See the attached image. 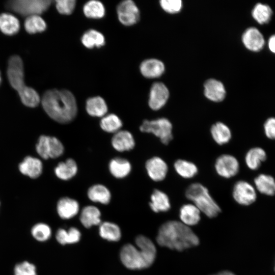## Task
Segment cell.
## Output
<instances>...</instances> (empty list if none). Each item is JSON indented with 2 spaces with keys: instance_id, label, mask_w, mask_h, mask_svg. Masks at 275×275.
Returning <instances> with one entry per match:
<instances>
[{
  "instance_id": "6da1fadb",
  "label": "cell",
  "mask_w": 275,
  "mask_h": 275,
  "mask_svg": "<svg viewBox=\"0 0 275 275\" xmlns=\"http://www.w3.org/2000/svg\"><path fill=\"white\" fill-rule=\"evenodd\" d=\"M41 101L44 111L57 122L69 123L76 116V101L74 95L68 90H47L43 94Z\"/></svg>"
},
{
  "instance_id": "7a4b0ae2",
  "label": "cell",
  "mask_w": 275,
  "mask_h": 275,
  "mask_svg": "<svg viewBox=\"0 0 275 275\" xmlns=\"http://www.w3.org/2000/svg\"><path fill=\"white\" fill-rule=\"evenodd\" d=\"M156 241L161 246L178 251L197 246L199 243L198 236L191 229L176 221H168L160 227Z\"/></svg>"
},
{
  "instance_id": "3957f363",
  "label": "cell",
  "mask_w": 275,
  "mask_h": 275,
  "mask_svg": "<svg viewBox=\"0 0 275 275\" xmlns=\"http://www.w3.org/2000/svg\"><path fill=\"white\" fill-rule=\"evenodd\" d=\"M135 242L137 247L132 244H126L122 248L120 254L122 263L130 269L149 267L156 257L154 244L149 238L143 235L137 236Z\"/></svg>"
},
{
  "instance_id": "277c9868",
  "label": "cell",
  "mask_w": 275,
  "mask_h": 275,
  "mask_svg": "<svg viewBox=\"0 0 275 275\" xmlns=\"http://www.w3.org/2000/svg\"><path fill=\"white\" fill-rule=\"evenodd\" d=\"M7 74L10 85L17 91L23 104L30 107L37 106L40 96L36 90L25 85L23 64L19 56L14 55L9 58Z\"/></svg>"
},
{
  "instance_id": "5b68a950",
  "label": "cell",
  "mask_w": 275,
  "mask_h": 275,
  "mask_svg": "<svg viewBox=\"0 0 275 275\" xmlns=\"http://www.w3.org/2000/svg\"><path fill=\"white\" fill-rule=\"evenodd\" d=\"M185 196L208 217H216L221 211L208 189L200 183H194L188 186L185 191Z\"/></svg>"
},
{
  "instance_id": "8992f818",
  "label": "cell",
  "mask_w": 275,
  "mask_h": 275,
  "mask_svg": "<svg viewBox=\"0 0 275 275\" xmlns=\"http://www.w3.org/2000/svg\"><path fill=\"white\" fill-rule=\"evenodd\" d=\"M49 0H11L6 4V8L22 16L40 15L50 7Z\"/></svg>"
},
{
  "instance_id": "52a82bcc",
  "label": "cell",
  "mask_w": 275,
  "mask_h": 275,
  "mask_svg": "<svg viewBox=\"0 0 275 275\" xmlns=\"http://www.w3.org/2000/svg\"><path fill=\"white\" fill-rule=\"evenodd\" d=\"M172 128L171 122L166 118L145 120L140 127L142 132L153 134L164 145L169 144L173 138Z\"/></svg>"
},
{
  "instance_id": "ba28073f",
  "label": "cell",
  "mask_w": 275,
  "mask_h": 275,
  "mask_svg": "<svg viewBox=\"0 0 275 275\" xmlns=\"http://www.w3.org/2000/svg\"><path fill=\"white\" fill-rule=\"evenodd\" d=\"M64 146L61 141L53 136L41 135L36 145L38 154L43 159L56 158L62 155Z\"/></svg>"
},
{
  "instance_id": "9c48e42d",
  "label": "cell",
  "mask_w": 275,
  "mask_h": 275,
  "mask_svg": "<svg viewBox=\"0 0 275 275\" xmlns=\"http://www.w3.org/2000/svg\"><path fill=\"white\" fill-rule=\"evenodd\" d=\"M116 10L119 21L125 26L134 25L140 19L139 9L131 0L121 2L118 5Z\"/></svg>"
},
{
  "instance_id": "30bf717a",
  "label": "cell",
  "mask_w": 275,
  "mask_h": 275,
  "mask_svg": "<svg viewBox=\"0 0 275 275\" xmlns=\"http://www.w3.org/2000/svg\"><path fill=\"white\" fill-rule=\"evenodd\" d=\"M214 168L219 176L225 178H230L238 173L239 164L236 158L233 155L223 154L216 159Z\"/></svg>"
},
{
  "instance_id": "8fae6325",
  "label": "cell",
  "mask_w": 275,
  "mask_h": 275,
  "mask_svg": "<svg viewBox=\"0 0 275 275\" xmlns=\"http://www.w3.org/2000/svg\"><path fill=\"white\" fill-rule=\"evenodd\" d=\"M232 195L237 203L243 206L253 204L257 198L254 188L251 184L244 181H239L235 184Z\"/></svg>"
},
{
  "instance_id": "7c38bea8",
  "label": "cell",
  "mask_w": 275,
  "mask_h": 275,
  "mask_svg": "<svg viewBox=\"0 0 275 275\" xmlns=\"http://www.w3.org/2000/svg\"><path fill=\"white\" fill-rule=\"evenodd\" d=\"M169 97V91L166 85L161 82L154 83L150 89L148 104L154 111L161 108Z\"/></svg>"
},
{
  "instance_id": "4fadbf2b",
  "label": "cell",
  "mask_w": 275,
  "mask_h": 275,
  "mask_svg": "<svg viewBox=\"0 0 275 275\" xmlns=\"http://www.w3.org/2000/svg\"><path fill=\"white\" fill-rule=\"evenodd\" d=\"M241 40L244 46L254 52L260 51L265 44L263 35L255 27H250L245 30L242 35Z\"/></svg>"
},
{
  "instance_id": "5bb4252c",
  "label": "cell",
  "mask_w": 275,
  "mask_h": 275,
  "mask_svg": "<svg viewBox=\"0 0 275 275\" xmlns=\"http://www.w3.org/2000/svg\"><path fill=\"white\" fill-rule=\"evenodd\" d=\"M145 167L148 176L154 181L164 180L168 172L167 163L158 156L149 159L146 161Z\"/></svg>"
},
{
  "instance_id": "9a60e30c",
  "label": "cell",
  "mask_w": 275,
  "mask_h": 275,
  "mask_svg": "<svg viewBox=\"0 0 275 275\" xmlns=\"http://www.w3.org/2000/svg\"><path fill=\"white\" fill-rule=\"evenodd\" d=\"M204 95L213 102H221L225 98L226 90L223 84L215 79L207 80L204 85Z\"/></svg>"
},
{
  "instance_id": "2e32d148",
  "label": "cell",
  "mask_w": 275,
  "mask_h": 275,
  "mask_svg": "<svg viewBox=\"0 0 275 275\" xmlns=\"http://www.w3.org/2000/svg\"><path fill=\"white\" fill-rule=\"evenodd\" d=\"M165 70L163 63L156 59H149L143 61L140 66L141 74L149 78L160 76Z\"/></svg>"
},
{
  "instance_id": "e0dca14e",
  "label": "cell",
  "mask_w": 275,
  "mask_h": 275,
  "mask_svg": "<svg viewBox=\"0 0 275 275\" xmlns=\"http://www.w3.org/2000/svg\"><path fill=\"white\" fill-rule=\"evenodd\" d=\"M112 144L117 151L123 152L132 149L135 146V141L130 132L120 130L113 135Z\"/></svg>"
},
{
  "instance_id": "ac0fdd59",
  "label": "cell",
  "mask_w": 275,
  "mask_h": 275,
  "mask_svg": "<svg viewBox=\"0 0 275 275\" xmlns=\"http://www.w3.org/2000/svg\"><path fill=\"white\" fill-rule=\"evenodd\" d=\"M57 212L63 219H70L75 216L79 211V204L74 199L64 197L57 204Z\"/></svg>"
},
{
  "instance_id": "d6986e66",
  "label": "cell",
  "mask_w": 275,
  "mask_h": 275,
  "mask_svg": "<svg viewBox=\"0 0 275 275\" xmlns=\"http://www.w3.org/2000/svg\"><path fill=\"white\" fill-rule=\"evenodd\" d=\"M19 169L23 175L32 178H36L41 174L42 164L38 158L27 156L19 164Z\"/></svg>"
},
{
  "instance_id": "ffe728a7",
  "label": "cell",
  "mask_w": 275,
  "mask_h": 275,
  "mask_svg": "<svg viewBox=\"0 0 275 275\" xmlns=\"http://www.w3.org/2000/svg\"><path fill=\"white\" fill-rule=\"evenodd\" d=\"M200 210L192 204L183 205L179 210V217L182 223L184 225L194 226L197 225L200 221Z\"/></svg>"
},
{
  "instance_id": "44dd1931",
  "label": "cell",
  "mask_w": 275,
  "mask_h": 275,
  "mask_svg": "<svg viewBox=\"0 0 275 275\" xmlns=\"http://www.w3.org/2000/svg\"><path fill=\"white\" fill-rule=\"evenodd\" d=\"M151 209L154 212H167L171 208V203L168 195L159 189H155L151 196L149 203Z\"/></svg>"
},
{
  "instance_id": "7402d4cb",
  "label": "cell",
  "mask_w": 275,
  "mask_h": 275,
  "mask_svg": "<svg viewBox=\"0 0 275 275\" xmlns=\"http://www.w3.org/2000/svg\"><path fill=\"white\" fill-rule=\"evenodd\" d=\"M86 109L88 114L92 117H103L107 112V106L104 99L97 96L87 100Z\"/></svg>"
},
{
  "instance_id": "603a6c76",
  "label": "cell",
  "mask_w": 275,
  "mask_h": 275,
  "mask_svg": "<svg viewBox=\"0 0 275 275\" xmlns=\"http://www.w3.org/2000/svg\"><path fill=\"white\" fill-rule=\"evenodd\" d=\"M20 30L19 20L10 13L0 14V30L7 36H13L18 33Z\"/></svg>"
},
{
  "instance_id": "cb8c5ba5",
  "label": "cell",
  "mask_w": 275,
  "mask_h": 275,
  "mask_svg": "<svg viewBox=\"0 0 275 275\" xmlns=\"http://www.w3.org/2000/svg\"><path fill=\"white\" fill-rule=\"evenodd\" d=\"M210 133L213 140L219 145L228 143L232 138L229 127L221 122H217L211 126Z\"/></svg>"
},
{
  "instance_id": "d4e9b609",
  "label": "cell",
  "mask_w": 275,
  "mask_h": 275,
  "mask_svg": "<svg viewBox=\"0 0 275 275\" xmlns=\"http://www.w3.org/2000/svg\"><path fill=\"white\" fill-rule=\"evenodd\" d=\"M81 41L83 45L89 49L100 48L105 44L103 35L94 29H90L85 32L82 35Z\"/></svg>"
},
{
  "instance_id": "484cf974",
  "label": "cell",
  "mask_w": 275,
  "mask_h": 275,
  "mask_svg": "<svg viewBox=\"0 0 275 275\" xmlns=\"http://www.w3.org/2000/svg\"><path fill=\"white\" fill-rule=\"evenodd\" d=\"M100 211L96 207L87 206L82 209L79 219L85 227L90 228L100 224Z\"/></svg>"
},
{
  "instance_id": "4316f807",
  "label": "cell",
  "mask_w": 275,
  "mask_h": 275,
  "mask_svg": "<svg viewBox=\"0 0 275 275\" xmlns=\"http://www.w3.org/2000/svg\"><path fill=\"white\" fill-rule=\"evenodd\" d=\"M77 172L76 163L72 158L60 162L54 169L56 176L64 180L70 179L76 175Z\"/></svg>"
},
{
  "instance_id": "83f0119b",
  "label": "cell",
  "mask_w": 275,
  "mask_h": 275,
  "mask_svg": "<svg viewBox=\"0 0 275 275\" xmlns=\"http://www.w3.org/2000/svg\"><path fill=\"white\" fill-rule=\"evenodd\" d=\"M131 164L126 159L115 158L109 163V169L111 174L116 178H122L127 176L131 171Z\"/></svg>"
},
{
  "instance_id": "f1b7e54d",
  "label": "cell",
  "mask_w": 275,
  "mask_h": 275,
  "mask_svg": "<svg viewBox=\"0 0 275 275\" xmlns=\"http://www.w3.org/2000/svg\"><path fill=\"white\" fill-rule=\"evenodd\" d=\"M88 196L92 201L103 204H107L111 198L109 190L101 184H96L90 187L88 191Z\"/></svg>"
},
{
  "instance_id": "f546056e",
  "label": "cell",
  "mask_w": 275,
  "mask_h": 275,
  "mask_svg": "<svg viewBox=\"0 0 275 275\" xmlns=\"http://www.w3.org/2000/svg\"><path fill=\"white\" fill-rule=\"evenodd\" d=\"M174 168L176 173L185 179L191 178L198 172V168L195 163L184 159L177 160L174 162Z\"/></svg>"
},
{
  "instance_id": "4dcf8cb0",
  "label": "cell",
  "mask_w": 275,
  "mask_h": 275,
  "mask_svg": "<svg viewBox=\"0 0 275 275\" xmlns=\"http://www.w3.org/2000/svg\"><path fill=\"white\" fill-rule=\"evenodd\" d=\"M254 182L260 193L267 196L275 194V180L272 176L265 174L259 175L255 179Z\"/></svg>"
},
{
  "instance_id": "1f68e13d",
  "label": "cell",
  "mask_w": 275,
  "mask_h": 275,
  "mask_svg": "<svg viewBox=\"0 0 275 275\" xmlns=\"http://www.w3.org/2000/svg\"><path fill=\"white\" fill-rule=\"evenodd\" d=\"M83 13L86 17L90 19H101L105 14V9L100 1L92 0L85 4Z\"/></svg>"
},
{
  "instance_id": "d6a6232c",
  "label": "cell",
  "mask_w": 275,
  "mask_h": 275,
  "mask_svg": "<svg viewBox=\"0 0 275 275\" xmlns=\"http://www.w3.org/2000/svg\"><path fill=\"white\" fill-rule=\"evenodd\" d=\"M100 236L108 241H118L121 237L119 226L113 223L105 222L100 224L99 229Z\"/></svg>"
},
{
  "instance_id": "836d02e7",
  "label": "cell",
  "mask_w": 275,
  "mask_h": 275,
  "mask_svg": "<svg viewBox=\"0 0 275 275\" xmlns=\"http://www.w3.org/2000/svg\"><path fill=\"white\" fill-rule=\"evenodd\" d=\"M266 158L265 151L261 148L255 147L250 149L245 157V163L251 170H256L259 168L261 162Z\"/></svg>"
},
{
  "instance_id": "e575fe53",
  "label": "cell",
  "mask_w": 275,
  "mask_h": 275,
  "mask_svg": "<svg viewBox=\"0 0 275 275\" xmlns=\"http://www.w3.org/2000/svg\"><path fill=\"white\" fill-rule=\"evenodd\" d=\"M272 10L267 4L257 3L252 11L253 18L259 24L267 23L272 16Z\"/></svg>"
},
{
  "instance_id": "d590c367",
  "label": "cell",
  "mask_w": 275,
  "mask_h": 275,
  "mask_svg": "<svg viewBox=\"0 0 275 275\" xmlns=\"http://www.w3.org/2000/svg\"><path fill=\"white\" fill-rule=\"evenodd\" d=\"M27 33L31 34L42 33L47 28L45 20L40 15H32L27 17L24 23Z\"/></svg>"
},
{
  "instance_id": "8d00e7d4",
  "label": "cell",
  "mask_w": 275,
  "mask_h": 275,
  "mask_svg": "<svg viewBox=\"0 0 275 275\" xmlns=\"http://www.w3.org/2000/svg\"><path fill=\"white\" fill-rule=\"evenodd\" d=\"M100 126L104 131L116 133L120 130L122 122L118 116L114 114L105 115L100 120Z\"/></svg>"
},
{
  "instance_id": "74e56055",
  "label": "cell",
  "mask_w": 275,
  "mask_h": 275,
  "mask_svg": "<svg viewBox=\"0 0 275 275\" xmlns=\"http://www.w3.org/2000/svg\"><path fill=\"white\" fill-rule=\"evenodd\" d=\"M32 236L37 241L43 242L49 239L51 235L50 227L44 223L35 224L31 229Z\"/></svg>"
},
{
  "instance_id": "f35d334b",
  "label": "cell",
  "mask_w": 275,
  "mask_h": 275,
  "mask_svg": "<svg viewBox=\"0 0 275 275\" xmlns=\"http://www.w3.org/2000/svg\"><path fill=\"white\" fill-rule=\"evenodd\" d=\"M14 275H37L34 264L25 261L16 264L14 268Z\"/></svg>"
},
{
  "instance_id": "ab89813d",
  "label": "cell",
  "mask_w": 275,
  "mask_h": 275,
  "mask_svg": "<svg viewBox=\"0 0 275 275\" xmlns=\"http://www.w3.org/2000/svg\"><path fill=\"white\" fill-rule=\"evenodd\" d=\"M76 2L75 0H58L56 1V7L61 14L68 15L73 12Z\"/></svg>"
},
{
  "instance_id": "60d3db41",
  "label": "cell",
  "mask_w": 275,
  "mask_h": 275,
  "mask_svg": "<svg viewBox=\"0 0 275 275\" xmlns=\"http://www.w3.org/2000/svg\"><path fill=\"white\" fill-rule=\"evenodd\" d=\"M159 3L162 9L170 13H178L182 7L181 0H161Z\"/></svg>"
},
{
  "instance_id": "b9f144b4",
  "label": "cell",
  "mask_w": 275,
  "mask_h": 275,
  "mask_svg": "<svg viewBox=\"0 0 275 275\" xmlns=\"http://www.w3.org/2000/svg\"><path fill=\"white\" fill-rule=\"evenodd\" d=\"M264 127L267 137L275 140V118H268L265 122Z\"/></svg>"
},
{
  "instance_id": "7bdbcfd3",
  "label": "cell",
  "mask_w": 275,
  "mask_h": 275,
  "mask_svg": "<svg viewBox=\"0 0 275 275\" xmlns=\"http://www.w3.org/2000/svg\"><path fill=\"white\" fill-rule=\"evenodd\" d=\"M80 231L75 227L70 228L67 232V244L75 243L80 239Z\"/></svg>"
},
{
  "instance_id": "ee69618b",
  "label": "cell",
  "mask_w": 275,
  "mask_h": 275,
  "mask_svg": "<svg viewBox=\"0 0 275 275\" xmlns=\"http://www.w3.org/2000/svg\"><path fill=\"white\" fill-rule=\"evenodd\" d=\"M56 238L59 243L63 245L67 244V231L64 229H59L57 231Z\"/></svg>"
},
{
  "instance_id": "f6af8a7d",
  "label": "cell",
  "mask_w": 275,
  "mask_h": 275,
  "mask_svg": "<svg viewBox=\"0 0 275 275\" xmlns=\"http://www.w3.org/2000/svg\"><path fill=\"white\" fill-rule=\"evenodd\" d=\"M267 45L270 51L275 54V34L271 35L269 37Z\"/></svg>"
},
{
  "instance_id": "bcb514c9",
  "label": "cell",
  "mask_w": 275,
  "mask_h": 275,
  "mask_svg": "<svg viewBox=\"0 0 275 275\" xmlns=\"http://www.w3.org/2000/svg\"><path fill=\"white\" fill-rule=\"evenodd\" d=\"M213 275H236V274H235L233 272L231 271H230L228 270H224Z\"/></svg>"
},
{
  "instance_id": "7dc6e473",
  "label": "cell",
  "mask_w": 275,
  "mask_h": 275,
  "mask_svg": "<svg viewBox=\"0 0 275 275\" xmlns=\"http://www.w3.org/2000/svg\"><path fill=\"white\" fill-rule=\"evenodd\" d=\"M1 81H2V79H1V72H0V84H1Z\"/></svg>"
},
{
  "instance_id": "c3c4849f",
  "label": "cell",
  "mask_w": 275,
  "mask_h": 275,
  "mask_svg": "<svg viewBox=\"0 0 275 275\" xmlns=\"http://www.w3.org/2000/svg\"><path fill=\"white\" fill-rule=\"evenodd\" d=\"M274 271H275V262H274Z\"/></svg>"
}]
</instances>
